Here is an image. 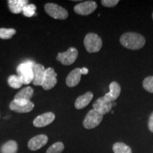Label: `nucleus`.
<instances>
[{
	"instance_id": "obj_1",
	"label": "nucleus",
	"mask_w": 153,
	"mask_h": 153,
	"mask_svg": "<svg viewBox=\"0 0 153 153\" xmlns=\"http://www.w3.org/2000/svg\"><path fill=\"white\" fill-rule=\"evenodd\" d=\"M120 42L126 48L130 50H139L144 46L145 39L144 36L137 33L128 32L120 36Z\"/></svg>"
},
{
	"instance_id": "obj_2",
	"label": "nucleus",
	"mask_w": 153,
	"mask_h": 153,
	"mask_svg": "<svg viewBox=\"0 0 153 153\" xmlns=\"http://www.w3.org/2000/svg\"><path fill=\"white\" fill-rule=\"evenodd\" d=\"M36 65L35 62L30 60L25 61L17 67L16 71L18 76L22 80L23 85H28L33 82V69Z\"/></svg>"
},
{
	"instance_id": "obj_3",
	"label": "nucleus",
	"mask_w": 153,
	"mask_h": 153,
	"mask_svg": "<svg viewBox=\"0 0 153 153\" xmlns=\"http://www.w3.org/2000/svg\"><path fill=\"white\" fill-rule=\"evenodd\" d=\"M84 45L87 52L97 53L102 47L103 43L101 38L94 33H89L86 35L84 39Z\"/></svg>"
},
{
	"instance_id": "obj_4",
	"label": "nucleus",
	"mask_w": 153,
	"mask_h": 153,
	"mask_svg": "<svg viewBox=\"0 0 153 153\" xmlns=\"http://www.w3.org/2000/svg\"><path fill=\"white\" fill-rule=\"evenodd\" d=\"M45 11L50 16L55 19L65 20L69 16L65 9L54 3H47L45 5Z\"/></svg>"
},
{
	"instance_id": "obj_5",
	"label": "nucleus",
	"mask_w": 153,
	"mask_h": 153,
	"mask_svg": "<svg viewBox=\"0 0 153 153\" xmlns=\"http://www.w3.org/2000/svg\"><path fill=\"white\" fill-rule=\"evenodd\" d=\"M103 120V115L99 114L94 109L88 112L83 120V126L86 129H93L98 126Z\"/></svg>"
},
{
	"instance_id": "obj_6",
	"label": "nucleus",
	"mask_w": 153,
	"mask_h": 153,
	"mask_svg": "<svg viewBox=\"0 0 153 153\" xmlns=\"http://www.w3.org/2000/svg\"><path fill=\"white\" fill-rule=\"evenodd\" d=\"M78 56V51L75 48H70L64 53H59L56 60L64 65H70L75 62Z\"/></svg>"
},
{
	"instance_id": "obj_7",
	"label": "nucleus",
	"mask_w": 153,
	"mask_h": 153,
	"mask_svg": "<svg viewBox=\"0 0 153 153\" xmlns=\"http://www.w3.org/2000/svg\"><path fill=\"white\" fill-rule=\"evenodd\" d=\"M97 8V4L94 1H85L74 6V11L77 14L87 16L93 13Z\"/></svg>"
},
{
	"instance_id": "obj_8",
	"label": "nucleus",
	"mask_w": 153,
	"mask_h": 153,
	"mask_svg": "<svg viewBox=\"0 0 153 153\" xmlns=\"http://www.w3.org/2000/svg\"><path fill=\"white\" fill-rule=\"evenodd\" d=\"M9 108L11 111L16 113L24 114L31 111L34 108V104L31 101H21L14 99L9 104Z\"/></svg>"
},
{
	"instance_id": "obj_9",
	"label": "nucleus",
	"mask_w": 153,
	"mask_h": 153,
	"mask_svg": "<svg viewBox=\"0 0 153 153\" xmlns=\"http://www.w3.org/2000/svg\"><path fill=\"white\" fill-rule=\"evenodd\" d=\"M57 73L52 68L45 69V74L42 85V87L45 90H50L53 89L57 84Z\"/></svg>"
},
{
	"instance_id": "obj_10",
	"label": "nucleus",
	"mask_w": 153,
	"mask_h": 153,
	"mask_svg": "<svg viewBox=\"0 0 153 153\" xmlns=\"http://www.w3.org/2000/svg\"><path fill=\"white\" fill-rule=\"evenodd\" d=\"M112 107V102H111L110 101L105 98L104 96L99 98L93 104V109L97 111L101 115L106 114L108 112H110Z\"/></svg>"
},
{
	"instance_id": "obj_11",
	"label": "nucleus",
	"mask_w": 153,
	"mask_h": 153,
	"mask_svg": "<svg viewBox=\"0 0 153 153\" xmlns=\"http://www.w3.org/2000/svg\"><path fill=\"white\" fill-rule=\"evenodd\" d=\"M48 142V137L47 135L41 134L32 137L28 141V148L31 151H36L45 146Z\"/></svg>"
},
{
	"instance_id": "obj_12",
	"label": "nucleus",
	"mask_w": 153,
	"mask_h": 153,
	"mask_svg": "<svg viewBox=\"0 0 153 153\" xmlns=\"http://www.w3.org/2000/svg\"><path fill=\"white\" fill-rule=\"evenodd\" d=\"M55 118V114L53 112H47L38 116L33 120V124L35 127L43 128L52 123Z\"/></svg>"
},
{
	"instance_id": "obj_13",
	"label": "nucleus",
	"mask_w": 153,
	"mask_h": 153,
	"mask_svg": "<svg viewBox=\"0 0 153 153\" xmlns=\"http://www.w3.org/2000/svg\"><path fill=\"white\" fill-rule=\"evenodd\" d=\"M33 84L35 86H42L45 77V69L41 64H36L33 67Z\"/></svg>"
},
{
	"instance_id": "obj_14",
	"label": "nucleus",
	"mask_w": 153,
	"mask_h": 153,
	"mask_svg": "<svg viewBox=\"0 0 153 153\" xmlns=\"http://www.w3.org/2000/svg\"><path fill=\"white\" fill-rule=\"evenodd\" d=\"M82 72L80 68H75L69 73L66 78V85L69 87H76L81 80Z\"/></svg>"
},
{
	"instance_id": "obj_15",
	"label": "nucleus",
	"mask_w": 153,
	"mask_h": 153,
	"mask_svg": "<svg viewBox=\"0 0 153 153\" xmlns=\"http://www.w3.org/2000/svg\"><path fill=\"white\" fill-rule=\"evenodd\" d=\"M110 91L108 93H106L104 95V97L111 102H114L120 96V91H121V88L118 82H112L109 85Z\"/></svg>"
},
{
	"instance_id": "obj_16",
	"label": "nucleus",
	"mask_w": 153,
	"mask_h": 153,
	"mask_svg": "<svg viewBox=\"0 0 153 153\" xmlns=\"http://www.w3.org/2000/svg\"><path fill=\"white\" fill-rule=\"evenodd\" d=\"M93 93L91 92V91H88V92L80 96L76 99L75 103H74V106H75L76 109H82V108H85L91 102V99H93Z\"/></svg>"
},
{
	"instance_id": "obj_17",
	"label": "nucleus",
	"mask_w": 153,
	"mask_h": 153,
	"mask_svg": "<svg viewBox=\"0 0 153 153\" xmlns=\"http://www.w3.org/2000/svg\"><path fill=\"white\" fill-rule=\"evenodd\" d=\"M27 0H9L8 5L9 10L13 14H19L22 12L23 9L28 4Z\"/></svg>"
},
{
	"instance_id": "obj_18",
	"label": "nucleus",
	"mask_w": 153,
	"mask_h": 153,
	"mask_svg": "<svg viewBox=\"0 0 153 153\" xmlns=\"http://www.w3.org/2000/svg\"><path fill=\"white\" fill-rule=\"evenodd\" d=\"M34 90L32 87H26L23 88L15 95L14 100L21 101H30L33 96Z\"/></svg>"
},
{
	"instance_id": "obj_19",
	"label": "nucleus",
	"mask_w": 153,
	"mask_h": 153,
	"mask_svg": "<svg viewBox=\"0 0 153 153\" xmlns=\"http://www.w3.org/2000/svg\"><path fill=\"white\" fill-rule=\"evenodd\" d=\"M18 144L15 140H11L3 144L1 148V153H17Z\"/></svg>"
},
{
	"instance_id": "obj_20",
	"label": "nucleus",
	"mask_w": 153,
	"mask_h": 153,
	"mask_svg": "<svg viewBox=\"0 0 153 153\" xmlns=\"http://www.w3.org/2000/svg\"><path fill=\"white\" fill-rule=\"evenodd\" d=\"M112 148L114 153H132L131 148L123 143H114Z\"/></svg>"
},
{
	"instance_id": "obj_21",
	"label": "nucleus",
	"mask_w": 153,
	"mask_h": 153,
	"mask_svg": "<svg viewBox=\"0 0 153 153\" xmlns=\"http://www.w3.org/2000/svg\"><path fill=\"white\" fill-rule=\"evenodd\" d=\"M16 33V30L14 28H0V38L1 39H10L12 36L15 35Z\"/></svg>"
},
{
	"instance_id": "obj_22",
	"label": "nucleus",
	"mask_w": 153,
	"mask_h": 153,
	"mask_svg": "<svg viewBox=\"0 0 153 153\" xmlns=\"http://www.w3.org/2000/svg\"><path fill=\"white\" fill-rule=\"evenodd\" d=\"M8 84L11 88L19 89L22 87V82L19 77L18 75H11L8 78Z\"/></svg>"
},
{
	"instance_id": "obj_23",
	"label": "nucleus",
	"mask_w": 153,
	"mask_h": 153,
	"mask_svg": "<svg viewBox=\"0 0 153 153\" xmlns=\"http://www.w3.org/2000/svg\"><path fill=\"white\" fill-rule=\"evenodd\" d=\"M65 149V145L62 142H57L48 149L46 153H62Z\"/></svg>"
},
{
	"instance_id": "obj_24",
	"label": "nucleus",
	"mask_w": 153,
	"mask_h": 153,
	"mask_svg": "<svg viewBox=\"0 0 153 153\" xmlns=\"http://www.w3.org/2000/svg\"><path fill=\"white\" fill-rule=\"evenodd\" d=\"M36 7L33 4H28L26 7L23 9L22 12L25 16L31 17L36 15Z\"/></svg>"
},
{
	"instance_id": "obj_25",
	"label": "nucleus",
	"mask_w": 153,
	"mask_h": 153,
	"mask_svg": "<svg viewBox=\"0 0 153 153\" xmlns=\"http://www.w3.org/2000/svg\"><path fill=\"white\" fill-rule=\"evenodd\" d=\"M143 86L145 90L153 94V76H150L145 78L143 80Z\"/></svg>"
},
{
	"instance_id": "obj_26",
	"label": "nucleus",
	"mask_w": 153,
	"mask_h": 153,
	"mask_svg": "<svg viewBox=\"0 0 153 153\" xmlns=\"http://www.w3.org/2000/svg\"><path fill=\"white\" fill-rule=\"evenodd\" d=\"M119 2L118 0H102L101 1V4L106 7H114Z\"/></svg>"
},
{
	"instance_id": "obj_27",
	"label": "nucleus",
	"mask_w": 153,
	"mask_h": 153,
	"mask_svg": "<svg viewBox=\"0 0 153 153\" xmlns=\"http://www.w3.org/2000/svg\"><path fill=\"white\" fill-rule=\"evenodd\" d=\"M148 128L151 132H152V133H153V112L150 114V118H149Z\"/></svg>"
},
{
	"instance_id": "obj_28",
	"label": "nucleus",
	"mask_w": 153,
	"mask_h": 153,
	"mask_svg": "<svg viewBox=\"0 0 153 153\" xmlns=\"http://www.w3.org/2000/svg\"><path fill=\"white\" fill-rule=\"evenodd\" d=\"M81 72L82 74H87L89 72V70L87 68H81Z\"/></svg>"
},
{
	"instance_id": "obj_29",
	"label": "nucleus",
	"mask_w": 153,
	"mask_h": 153,
	"mask_svg": "<svg viewBox=\"0 0 153 153\" xmlns=\"http://www.w3.org/2000/svg\"><path fill=\"white\" fill-rule=\"evenodd\" d=\"M152 19H153V13H152Z\"/></svg>"
}]
</instances>
